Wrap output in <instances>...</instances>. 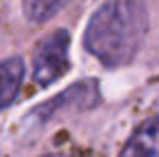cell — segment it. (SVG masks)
<instances>
[{
    "label": "cell",
    "mask_w": 159,
    "mask_h": 157,
    "mask_svg": "<svg viewBox=\"0 0 159 157\" xmlns=\"http://www.w3.org/2000/svg\"><path fill=\"white\" fill-rule=\"evenodd\" d=\"M148 32L144 0H106L88 20L84 48L106 67L129 65Z\"/></svg>",
    "instance_id": "1"
},
{
    "label": "cell",
    "mask_w": 159,
    "mask_h": 157,
    "mask_svg": "<svg viewBox=\"0 0 159 157\" xmlns=\"http://www.w3.org/2000/svg\"><path fill=\"white\" fill-rule=\"evenodd\" d=\"M69 32L56 30L48 35L34 50L32 80L39 86H50L69 71Z\"/></svg>",
    "instance_id": "2"
},
{
    "label": "cell",
    "mask_w": 159,
    "mask_h": 157,
    "mask_svg": "<svg viewBox=\"0 0 159 157\" xmlns=\"http://www.w3.org/2000/svg\"><path fill=\"white\" fill-rule=\"evenodd\" d=\"M118 157H159V118L144 121L129 136Z\"/></svg>",
    "instance_id": "3"
},
{
    "label": "cell",
    "mask_w": 159,
    "mask_h": 157,
    "mask_svg": "<svg viewBox=\"0 0 159 157\" xmlns=\"http://www.w3.org/2000/svg\"><path fill=\"white\" fill-rule=\"evenodd\" d=\"M24 80V60L20 56H11L0 62V112L7 110L20 95Z\"/></svg>",
    "instance_id": "4"
},
{
    "label": "cell",
    "mask_w": 159,
    "mask_h": 157,
    "mask_svg": "<svg viewBox=\"0 0 159 157\" xmlns=\"http://www.w3.org/2000/svg\"><path fill=\"white\" fill-rule=\"evenodd\" d=\"M69 0H22V9L30 22L41 24L48 22L52 15H56Z\"/></svg>",
    "instance_id": "5"
},
{
    "label": "cell",
    "mask_w": 159,
    "mask_h": 157,
    "mask_svg": "<svg viewBox=\"0 0 159 157\" xmlns=\"http://www.w3.org/2000/svg\"><path fill=\"white\" fill-rule=\"evenodd\" d=\"M43 157H65V155H60V153H50V155H43Z\"/></svg>",
    "instance_id": "6"
}]
</instances>
